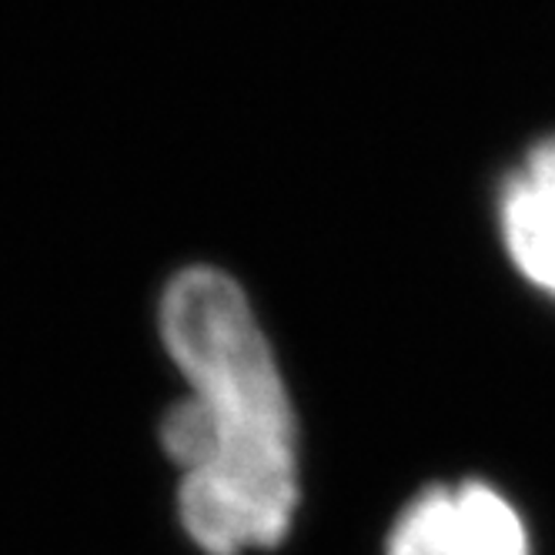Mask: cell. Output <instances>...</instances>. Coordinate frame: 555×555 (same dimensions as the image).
Instances as JSON below:
<instances>
[{"label":"cell","instance_id":"6da1fadb","mask_svg":"<svg viewBox=\"0 0 555 555\" xmlns=\"http://www.w3.org/2000/svg\"><path fill=\"white\" fill-rule=\"evenodd\" d=\"M154 314L184 385L157 422L181 532L202 555L282 548L301 505V428L248 288L191 261L168 274Z\"/></svg>","mask_w":555,"mask_h":555},{"label":"cell","instance_id":"7a4b0ae2","mask_svg":"<svg viewBox=\"0 0 555 555\" xmlns=\"http://www.w3.org/2000/svg\"><path fill=\"white\" fill-rule=\"evenodd\" d=\"M382 555H535V542L508 492L465 475L422 486L395 512Z\"/></svg>","mask_w":555,"mask_h":555},{"label":"cell","instance_id":"3957f363","mask_svg":"<svg viewBox=\"0 0 555 555\" xmlns=\"http://www.w3.org/2000/svg\"><path fill=\"white\" fill-rule=\"evenodd\" d=\"M495 231L512 271L555 301V134L522 151L495 194Z\"/></svg>","mask_w":555,"mask_h":555}]
</instances>
